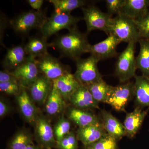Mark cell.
Masks as SVG:
<instances>
[{"label":"cell","mask_w":149,"mask_h":149,"mask_svg":"<svg viewBox=\"0 0 149 149\" xmlns=\"http://www.w3.org/2000/svg\"><path fill=\"white\" fill-rule=\"evenodd\" d=\"M90 44L87 36L78 30L77 26L73 27L66 34L60 35L52 43V47L60 53L61 56L75 61L83 54L88 53Z\"/></svg>","instance_id":"1"},{"label":"cell","mask_w":149,"mask_h":149,"mask_svg":"<svg viewBox=\"0 0 149 149\" xmlns=\"http://www.w3.org/2000/svg\"><path fill=\"white\" fill-rule=\"evenodd\" d=\"M47 18L44 11L30 10L15 17L10 21V24L14 32L24 35L32 29H41Z\"/></svg>","instance_id":"2"},{"label":"cell","mask_w":149,"mask_h":149,"mask_svg":"<svg viewBox=\"0 0 149 149\" xmlns=\"http://www.w3.org/2000/svg\"><path fill=\"white\" fill-rule=\"evenodd\" d=\"M110 35H114L121 42L136 43L142 38L133 20L121 15L112 18L109 36Z\"/></svg>","instance_id":"3"},{"label":"cell","mask_w":149,"mask_h":149,"mask_svg":"<svg viewBox=\"0 0 149 149\" xmlns=\"http://www.w3.org/2000/svg\"><path fill=\"white\" fill-rule=\"evenodd\" d=\"M83 18L71 15L70 13L55 11L48 17L42 27L40 29L41 35L48 39L63 29L69 30L77 26V23Z\"/></svg>","instance_id":"4"},{"label":"cell","mask_w":149,"mask_h":149,"mask_svg":"<svg viewBox=\"0 0 149 149\" xmlns=\"http://www.w3.org/2000/svg\"><path fill=\"white\" fill-rule=\"evenodd\" d=\"M136 44L134 42L128 43V46L118 58L115 72L120 83L128 82L136 76L137 69L135 55Z\"/></svg>","instance_id":"5"},{"label":"cell","mask_w":149,"mask_h":149,"mask_svg":"<svg viewBox=\"0 0 149 149\" xmlns=\"http://www.w3.org/2000/svg\"><path fill=\"white\" fill-rule=\"evenodd\" d=\"M98 59L91 55L87 58H79L75 61L76 72L74 74L81 85L87 86L102 79L97 67Z\"/></svg>","instance_id":"6"},{"label":"cell","mask_w":149,"mask_h":149,"mask_svg":"<svg viewBox=\"0 0 149 149\" xmlns=\"http://www.w3.org/2000/svg\"><path fill=\"white\" fill-rule=\"evenodd\" d=\"M81 9L83 14V19L86 22L88 33L94 30H101L109 36L112 19L111 16L94 6L83 7Z\"/></svg>","instance_id":"7"},{"label":"cell","mask_w":149,"mask_h":149,"mask_svg":"<svg viewBox=\"0 0 149 149\" xmlns=\"http://www.w3.org/2000/svg\"><path fill=\"white\" fill-rule=\"evenodd\" d=\"M134 97V83L129 81L113 87L104 103L110 105L116 111L125 112L127 104Z\"/></svg>","instance_id":"8"},{"label":"cell","mask_w":149,"mask_h":149,"mask_svg":"<svg viewBox=\"0 0 149 149\" xmlns=\"http://www.w3.org/2000/svg\"><path fill=\"white\" fill-rule=\"evenodd\" d=\"M38 58L36 59V63L40 74L52 81L70 72L69 66L63 64L49 53Z\"/></svg>","instance_id":"9"},{"label":"cell","mask_w":149,"mask_h":149,"mask_svg":"<svg viewBox=\"0 0 149 149\" xmlns=\"http://www.w3.org/2000/svg\"><path fill=\"white\" fill-rule=\"evenodd\" d=\"M36 58L27 56L23 63L11 73L16 78L22 87L28 89L40 76L36 64Z\"/></svg>","instance_id":"10"},{"label":"cell","mask_w":149,"mask_h":149,"mask_svg":"<svg viewBox=\"0 0 149 149\" xmlns=\"http://www.w3.org/2000/svg\"><path fill=\"white\" fill-rule=\"evenodd\" d=\"M34 127L35 139L39 146L46 149L56 148L53 128L43 114L40 113Z\"/></svg>","instance_id":"11"},{"label":"cell","mask_w":149,"mask_h":149,"mask_svg":"<svg viewBox=\"0 0 149 149\" xmlns=\"http://www.w3.org/2000/svg\"><path fill=\"white\" fill-rule=\"evenodd\" d=\"M15 97L22 116L28 123L34 127L40 113L35 105V103L30 97L27 89L22 87L21 92Z\"/></svg>","instance_id":"12"},{"label":"cell","mask_w":149,"mask_h":149,"mask_svg":"<svg viewBox=\"0 0 149 149\" xmlns=\"http://www.w3.org/2000/svg\"><path fill=\"white\" fill-rule=\"evenodd\" d=\"M120 43L121 42L117 37L110 35L105 40L97 44L90 45L88 53L100 61L113 57L117 55L116 48Z\"/></svg>","instance_id":"13"},{"label":"cell","mask_w":149,"mask_h":149,"mask_svg":"<svg viewBox=\"0 0 149 149\" xmlns=\"http://www.w3.org/2000/svg\"><path fill=\"white\" fill-rule=\"evenodd\" d=\"M53 86V81L40 74L36 81L28 89L29 95L35 103H45Z\"/></svg>","instance_id":"14"},{"label":"cell","mask_w":149,"mask_h":149,"mask_svg":"<svg viewBox=\"0 0 149 149\" xmlns=\"http://www.w3.org/2000/svg\"><path fill=\"white\" fill-rule=\"evenodd\" d=\"M69 102L72 106L84 110L100 109L98 103L94 100L88 88L84 85H80L70 96Z\"/></svg>","instance_id":"15"},{"label":"cell","mask_w":149,"mask_h":149,"mask_svg":"<svg viewBox=\"0 0 149 149\" xmlns=\"http://www.w3.org/2000/svg\"><path fill=\"white\" fill-rule=\"evenodd\" d=\"M149 111V108L144 110L136 107L133 111L127 113L123 125L126 136L129 139H133L138 133Z\"/></svg>","instance_id":"16"},{"label":"cell","mask_w":149,"mask_h":149,"mask_svg":"<svg viewBox=\"0 0 149 149\" xmlns=\"http://www.w3.org/2000/svg\"><path fill=\"white\" fill-rule=\"evenodd\" d=\"M66 116L78 128H83L101 122L100 117L93 113L77 108L71 105L66 108Z\"/></svg>","instance_id":"17"},{"label":"cell","mask_w":149,"mask_h":149,"mask_svg":"<svg viewBox=\"0 0 149 149\" xmlns=\"http://www.w3.org/2000/svg\"><path fill=\"white\" fill-rule=\"evenodd\" d=\"M107 134L102 121L86 127L78 128L76 132L78 141L84 146L97 142Z\"/></svg>","instance_id":"18"},{"label":"cell","mask_w":149,"mask_h":149,"mask_svg":"<svg viewBox=\"0 0 149 149\" xmlns=\"http://www.w3.org/2000/svg\"><path fill=\"white\" fill-rule=\"evenodd\" d=\"M149 12V0H125L120 13L126 17L136 20Z\"/></svg>","instance_id":"19"},{"label":"cell","mask_w":149,"mask_h":149,"mask_svg":"<svg viewBox=\"0 0 149 149\" xmlns=\"http://www.w3.org/2000/svg\"><path fill=\"white\" fill-rule=\"evenodd\" d=\"M100 118L102 123L107 133L118 141L126 136L123 124L111 113L105 109L100 111Z\"/></svg>","instance_id":"20"},{"label":"cell","mask_w":149,"mask_h":149,"mask_svg":"<svg viewBox=\"0 0 149 149\" xmlns=\"http://www.w3.org/2000/svg\"><path fill=\"white\" fill-rule=\"evenodd\" d=\"M27 55L24 45H19L8 49L3 61L2 66L5 70L12 72L24 63Z\"/></svg>","instance_id":"21"},{"label":"cell","mask_w":149,"mask_h":149,"mask_svg":"<svg viewBox=\"0 0 149 149\" xmlns=\"http://www.w3.org/2000/svg\"><path fill=\"white\" fill-rule=\"evenodd\" d=\"M134 97L136 107L149 109V77L143 75L134 77Z\"/></svg>","instance_id":"22"},{"label":"cell","mask_w":149,"mask_h":149,"mask_svg":"<svg viewBox=\"0 0 149 149\" xmlns=\"http://www.w3.org/2000/svg\"><path fill=\"white\" fill-rule=\"evenodd\" d=\"M53 84L65 102H69L70 96L81 85L76 80L74 74L70 72H67L54 80Z\"/></svg>","instance_id":"23"},{"label":"cell","mask_w":149,"mask_h":149,"mask_svg":"<svg viewBox=\"0 0 149 149\" xmlns=\"http://www.w3.org/2000/svg\"><path fill=\"white\" fill-rule=\"evenodd\" d=\"M47 40L42 35L29 38L27 44L24 45L27 55L32 56L36 58L48 54V48L50 46Z\"/></svg>","instance_id":"24"},{"label":"cell","mask_w":149,"mask_h":149,"mask_svg":"<svg viewBox=\"0 0 149 149\" xmlns=\"http://www.w3.org/2000/svg\"><path fill=\"white\" fill-rule=\"evenodd\" d=\"M65 102L53 84L52 89L45 103L46 112L50 116L59 114L65 108Z\"/></svg>","instance_id":"25"},{"label":"cell","mask_w":149,"mask_h":149,"mask_svg":"<svg viewBox=\"0 0 149 149\" xmlns=\"http://www.w3.org/2000/svg\"><path fill=\"white\" fill-rule=\"evenodd\" d=\"M139 42L140 52L136 58L137 68L142 73V75L149 77V41L141 38Z\"/></svg>","instance_id":"26"},{"label":"cell","mask_w":149,"mask_h":149,"mask_svg":"<svg viewBox=\"0 0 149 149\" xmlns=\"http://www.w3.org/2000/svg\"><path fill=\"white\" fill-rule=\"evenodd\" d=\"M32 133L23 128L19 130L12 137L8 146V149H26L34 143Z\"/></svg>","instance_id":"27"},{"label":"cell","mask_w":149,"mask_h":149,"mask_svg":"<svg viewBox=\"0 0 149 149\" xmlns=\"http://www.w3.org/2000/svg\"><path fill=\"white\" fill-rule=\"evenodd\" d=\"M97 102L104 103L109 94L113 88L107 84L103 79L86 86Z\"/></svg>","instance_id":"28"},{"label":"cell","mask_w":149,"mask_h":149,"mask_svg":"<svg viewBox=\"0 0 149 149\" xmlns=\"http://www.w3.org/2000/svg\"><path fill=\"white\" fill-rule=\"evenodd\" d=\"M49 2L52 4L55 11L67 13H70L76 9L82 8L87 2L83 0H50Z\"/></svg>","instance_id":"29"},{"label":"cell","mask_w":149,"mask_h":149,"mask_svg":"<svg viewBox=\"0 0 149 149\" xmlns=\"http://www.w3.org/2000/svg\"><path fill=\"white\" fill-rule=\"evenodd\" d=\"M71 121L64 116H61L53 127L54 135L56 142L60 141L71 131Z\"/></svg>","instance_id":"30"},{"label":"cell","mask_w":149,"mask_h":149,"mask_svg":"<svg viewBox=\"0 0 149 149\" xmlns=\"http://www.w3.org/2000/svg\"><path fill=\"white\" fill-rule=\"evenodd\" d=\"M118 141L107 134L97 142L84 146V149H118Z\"/></svg>","instance_id":"31"},{"label":"cell","mask_w":149,"mask_h":149,"mask_svg":"<svg viewBox=\"0 0 149 149\" xmlns=\"http://www.w3.org/2000/svg\"><path fill=\"white\" fill-rule=\"evenodd\" d=\"M76 133L71 131L60 141L57 142V149H78V143Z\"/></svg>","instance_id":"32"},{"label":"cell","mask_w":149,"mask_h":149,"mask_svg":"<svg viewBox=\"0 0 149 149\" xmlns=\"http://www.w3.org/2000/svg\"><path fill=\"white\" fill-rule=\"evenodd\" d=\"M133 21L137 26L141 38L149 41V12L143 17Z\"/></svg>","instance_id":"33"},{"label":"cell","mask_w":149,"mask_h":149,"mask_svg":"<svg viewBox=\"0 0 149 149\" xmlns=\"http://www.w3.org/2000/svg\"><path fill=\"white\" fill-rule=\"evenodd\" d=\"M22 87L17 82L0 83V91L2 93L10 95H18L21 92Z\"/></svg>","instance_id":"34"},{"label":"cell","mask_w":149,"mask_h":149,"mask_svg":"<svg viewBox=\"0 0 149 149\" xmlns=\"http://www.w3.org/2000/svg\"><path fill=\"white\" fill-rule=\"evenodd\" d=\"M125 1V0H106L107 13L111 17L115 14H119Z\"/></svg>","instance_id":"35"},{"label":"cell","mask_w":149,"mask_h":149,"mask_svg":"<svg viewBox=\"0 0 149 149\" xmlns=\"http://www.w3.org/2000/svg\"><path fill=\"white\" fill-rule=\"evenodd\" d=\"M17 82L18 83L16 78L11 73L6 70L0 71V83Z\"/></svg>","instance_id":"36"},{"label":"cell","mask_w":149,"mask_h":149,"mask_svg":"<svg viewBox=\"0 0 149 149\" xmlns=\"http://www.w3.org/2000/svg\"><path fill=\"white\" fill-rule=\"evenodd\" d=\"M10 110L9 106L5 101L2 98L0 100V117L1 118L5 116L8 114Z\"/></svg>","instance_id":"37"},{"label":"cell","mask_w":149,"mask_h":149,"mask_svg":"<svg viewBox=\"0 0 149 149\" xmlns=\"http://www.w3.org/2000/svg\"><path fill=\"white\" fill-rule=\"evenodd\" d=\"M27 3L34 10H41V8L42 6L44 1L43 0H28Z\"/></svg>","instance_id":"38"},{"label":"cell","mask_w":149,"mask_h":149,"mask_svg":"<svg viewBox=\"0 0 149 149\" xmlns=\"http://www.w3.org/2000/svg\"><path fill=\"white\" fill-rule=\"evenodd\" d=\"M26 149H43V148L39 145H36L33 143L29 146Z\"/></svg>","instance_id":"39"},{"label":"cell","mask_w":149,"mask_h":149,"mask_svg":"<svg viewBox=\"0 0 149 149\" xmlns=\"http://www.w3.org/2000/svg\"><path fill=\"white\" fill-rule=\"evenodd\" d=\"M52 149V148H49V149Z\"/></svg>","instance_id":"40"}]
</instances>
